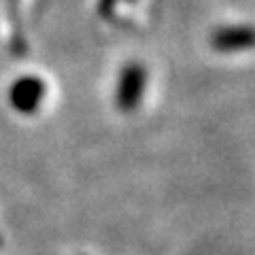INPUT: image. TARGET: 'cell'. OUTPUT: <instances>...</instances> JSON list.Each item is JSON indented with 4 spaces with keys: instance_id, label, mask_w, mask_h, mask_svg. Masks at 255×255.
Returning a JSON list of instances; mask_svg holds the SVG:
<instances>
[{
    "instance_id": "obj_1",
    "label": "cell",
    "mask_w": 255,
    "mask_h": 255,
    "mask_svg": "<svg viewBox=\"0 0 255 255\" xmlns=\"http://www.w3.org/2000/svg\"><path fill=\"white\" fill-rule=\"evenodd\" d=\"M41 96H43V83L38 81V79H19L17 83L13 85V90H11V102H13V107L15 109H19V111H32V109H36L38 105V100H41Z\"/></svg>"
}]
</instances>
